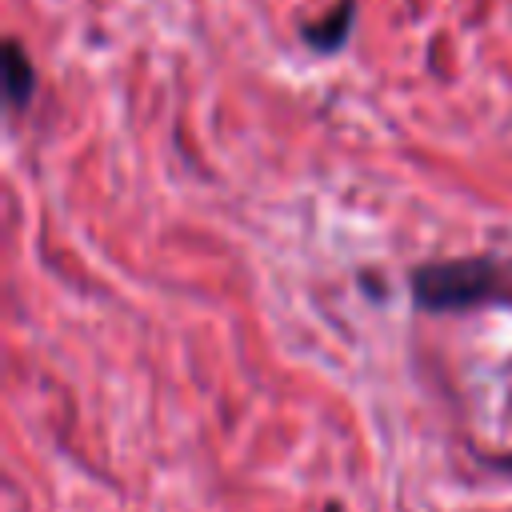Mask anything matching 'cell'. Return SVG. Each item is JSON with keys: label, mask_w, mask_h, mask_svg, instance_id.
Masks as SVG:
<instances>
[{"label": "cell", "mask_w": 512, "mask_h": 512, "mask_svg": "<svg viewBox=\"0 0 512 512\" xmlns=\"http://www.w3.org/2000/svg\"><path fill=\"white\" fill-rule=\"evenodd\" d=\"M508 264L496 256H452L412 268V300L424 312H468L508 296Z\"/></svg>", "instance_id": "cell-1"}, {"label": "cell", "mask_w": 512, "mask_h": 512, "mask_svg": "<svg viewBox=\"0 0 512 512\" xmlns=\"http://www.w3.org/2000/svg\"><path fill=\"white\" fill-rule=\"evenodd\" d=\"M352 16H356V0H340L324 20L304 24L300 36H304V44L312 52H340L344 40H348V32H352Z\"/></svg>", "instance_id": "cell-2"}, {"label": "cell", "mask_w": 512, "mask_h": 512, "mask_svg": "<svg viewBox=\"0 0 512 512\" xmlns=\"http://www.w3.org/2000/svg\"><path fill=\"white\" fill-rule=\"evenodd\" d=\"M36 92V68L32 60L24 56L20 40H8L4 44V96H8V108L20 112Z\"/></svg>", "instance_id": "cell-3"}, {"label": "cell", "mask_w": 512, "mask_h": 512, "mask_svg": "<svg viewBox=\"0 0 512 512\" xmlns=\"http://www.w3.org/2000/svg\"><path fill=\"white\" fill-rule=\"evenodd\" d=\"M320 512H344V508H340V504H336V500H328V504H324V508H320Z\"/></svg>", "instance_id": "cell-4"}]
</instances>
